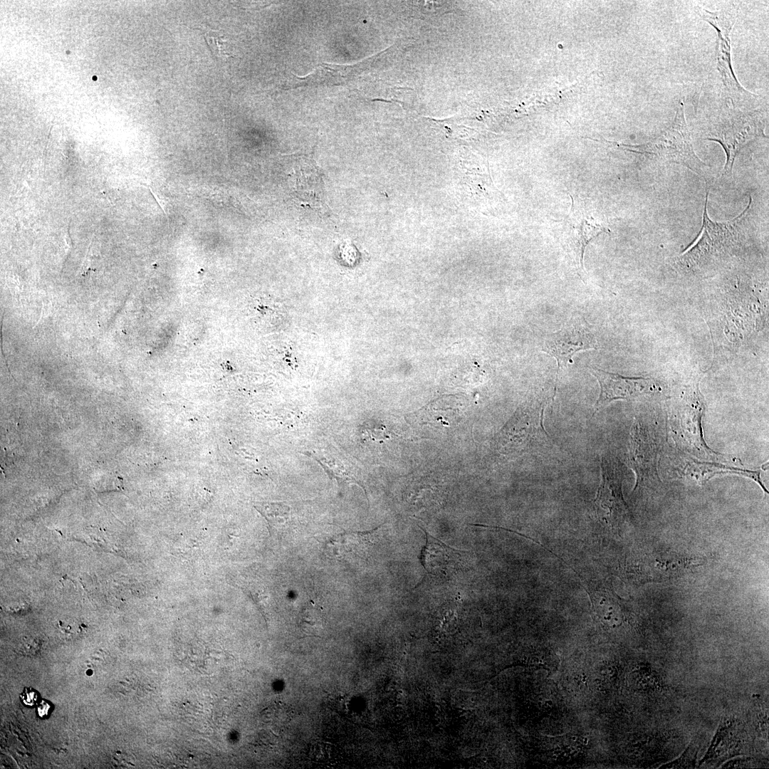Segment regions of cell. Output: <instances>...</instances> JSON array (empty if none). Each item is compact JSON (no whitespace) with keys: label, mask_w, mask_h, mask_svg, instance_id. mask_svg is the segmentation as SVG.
I'll list each match as a JSON object with an SVG mask.
<instances>
[{"label":"cell","mask_w":769,"mask_h":769,"mask_svg":"<svg viewBox=\"0 0 769 769\" xmlns=\"http://www.w3.org/2000/svg\"><path fill=\"white\" fill-rule=\"evenodd\" d=\"M204 36L209 49L216 58L226 61L234 57L228 39L220 32L209 28L204 32Z\"/></svg>","instance_id":"cell-20"},{"label":"cell","mask_w":769,"mask_h":769,"mask_svg":"<svg viewBox=\"0 0 769 769\" xmlns=\"http://www.w3.org/2000/svg\"><path fill=\"white\" fill-rule=\"evenodd\" d=\"M571 197L572 206L567 215L563 231V242L577 265L580 276L585 273L584 254L587 245L591 239L601 233H610L603 224L588 214L578 198Z\"/></svg>","instance_id":"cell-7"},{"label":"cell","mask_w":769,"mask_h":769,"mask_svg":"<svg viewBox=\"0 0 769 769\" xmlns=\"http://www.w3.org/2000/svg\"><path fill=\"white\" fill-rule=\"evenodd\" d=\"M750 758H736V759H733L732 760H730V761L726 763L722 766V768H748V767H750Z\"/></svg>","instance_id":"cell-24"},{"label":"cell","mask_w":769,"mask_h":769,"mask_svg":"<svg viewBox=\"0 0 769 769\" xmlns=\"http://www.w3.org/2000/svg\"><path fill=\"white\" fill-rule=\"evenodd\" d=\"M50 708H51V706L48 703H46L45 701H43V702L42 701L41 703H40V704H39V706L38 707V713L39 716H41L42 717L44 716H48V714L49 713L48 711H49Z\"/></svg>","instance_id":"cell-26"},{"label":"cell","mask_w":769,"mask_h":769,"mask_svg":"<svg viewBox=\"0 0 769 769\" xmlns=\"http://www.w3.org/2000/svg\"><path fill=\"white\" fill-rule=\"evenodd\" d=\"M699 743L696 740L692 741L684 753L676 760L662 765L664 768H694L696 762L697 753Z\"/></svg>","instance_id":"cell-21"},{"label":"cell","mask_w":769,"mask_h":769,"mask_svg":"<svg viewBox=\"0 0 769 769\" xmlns=\"http://www.w3.org/2000/svg\"><path fill=\"white\" fill-rule=\"evenodd\" d=\"M365 68V63L338 65L323 63L304 77L294 75V80L288 88L342 85L353 80Z\"/></svg>","instance_id":"cell-12"},{"label":"cell","mask_w":769,"mask_h":769,"mask_svg":"<svg viewBox=\"0 0 769 769\" xmlns=\"http://www.w3.org/2000/svg\"><path fill=\"white\" fill-rule=\"evenodd\" d=\"M683 402L684 412L681 415V425L684 431L687 432L684 436L701 453L708 454V448L703 439L701 426L705 405L699 385H696L686 392Z\"/></svg>","instance_id":"cell-13"},{"label":"cell","mask_w":769,"mask_h":769,"mask_svg":"<svg viewBox=\"0 0 769 769\" xmlns=\"http://www.w3.org/2000/svg\"><path fill=\"white\" fill-rule=\"evenodd\" d=\"M601 472V483L594 500L595 511L605 522L617 523L630 516L622 493V471L616 463L602 456Z\"/></svg>","instance_id":"cell-8"},{"label":"cell","mask_w":769,"mask_h":769,"mask_svg":"<svg viewBox=\"0 0 769 769\" xmlns=\"http://www.w3.org/2000/svg\"><path fill=\"white\" fill-rule=\"evenodd\" d=\"M699 16L711 24L717 33L716 38V68L721 75L726 93L732 100L733 108H740L739 105L748 103L758 96L746 90L736 78L731 63V32L736 21V9L710 11L705 9H699Z\"/></svg>","instance_id":"cell-5"},{"label":"cell","mask_w":769,"mask_h":769,"mask_svg":"<svg viewBox=\"0 0 769 769\" xmlns=\"http://www.w3.org/2000/svg\"><path fill=\"white\" fill-rule=\"evenodd\" d=\"M331 745L323 741L313 743L308 751L309 757L315 761H325L330 758Z\"/></svg>","instance_id":"cell-22"},{"label":"cell","mask_w":769,"mask_h":769,"mask_svg":"<svg viewBox=\"0 0 769 769\" xmlns=\"http://www.w3.org/2000/svg\"><path fill=\"white\" fill-rule=\"evenodd\" d=\"M40 644L34 639L23 640L21 644L20 651L25 655L31 656L36 654L40 649Z\"/></svg>","instance_id":"cell-23"},{"label":"cell","mask_w":769,"mask_h":769,"mask_svg":"<svg viewBox=\"0 0 769 769\" xmlns=\"http://www.w3.org/2000/svg\"><path fill=\"white\" fill-rule=\"evenodd\" d=\"M614 144L624 150L681 164L705 179H708L710 166L701 160L695 152L691 133L685 119L682 101L679 103L672 122L656 137L639 145L617 142Z\"/></svg>","instance_id":"cell-2"},{"label":"cell","mask_w":769,"mask_h":769,"mask_svg":"<svg viewBox=\"0 0 769 769\" xmlns=\"http://www.w3.org/2000/svg\"><path fill=\"white\" fill-rule=\"evenodd\" d=\"M590 372L596 377L600 387L592 417L612 401L631 399L652 392L656 387L651 378L624 377L595 367H590Z\"/></svg>","instance_id":"cell-9"},{"label":"cell","mask_w":769,"mask_h":769,"mask_svg":"<svg viewBox=\"0 0 769 769\" xmlns=\"http://www.w3.org/2000/svg\"><path fill=\"white\" fill-rule=\"evenodd\" d=\"M256 509L266 518L272 528L284 525L291 518L290 507L284 503H262Z\"/></svg>","instance_id":"cell-19"},{"label":"cell","mask_w":769,"mask_h":769,"mask_svg":"<svg viewBox=\"0 0 769 769\" xmlns=\"http://www.w3.org/2000/svg\"><path fill=\"white\" fill-rule=\"evenodd\" d=\"M585 318L574 315L560 330L548 334L542 350L558 362V372L572 364L573 355L580 351L597 348L595 336Z\"/></svg>","instance_id":"cell-6"},{"label":"cell","mask_w":769,"mask_h":769,"mask_svg":"<svg viewBox=\"0 0 769 769\" xmlns=\"http://www.w3.org/2000/svg\"><path fill=\"white\" fill-rule=\"evenodd\" d=\"M21 698L25 704L33 706L38 700V693L31 689H25Z\"/></svg>","instance_id":"cell-25"},{"label":"cell","mask_w":769,"mask_h":769,"mask_svg":"<svg viewBox=\"0 0 769 769\" xmlns=\"http://www.w3.org/2000/svg\"><path fill=\"white\" fill-rule=\"evenodd\" d=\"M304 454L313 458L323 467L329 478L336 480L340 486L355 483L365 490V488L357 480L354 474L349 471L343 463L336 458L329 457L320 451H315L313 452L308 451Z\"/></svg>","instance_id":"cell-15"},{"label":"cell","mask_w":769,"mask_h":769,"mask_svg":"<svg viewBox=\"0 0 769 769\" xmlns=\"http://www.w3.org/2000/svg\"><path fill=\"white\" fill-rule=\"evenodd\" d=\"M442 500V494L439 487L433 485L424 486L415 485V488L409 493V504L415 508V511L433 510L440 506Z\"/></svg>","instance_id":"cell-17"},{"label":"cell","mask_w":769,"mask_h":769,"mask_svg":"<svg viewBox=\"0 0 769 769\" xmlns=\"http://www.w3.org/2000/svg\"><path fill=\"white\" fill-rule=\"evenodd\" d=\"M456 411L453 408L436 410L433 404L426 406L412 415L415 422L436 427H449L455 424Z\"/></svg>","instance_id":"cell-16"},{"label":"cell","mask_w":769,"mask_h":769,"mask_svg":"<svg viewBox=\"0 0 769 769\" xmlns=\"http://www.w3.org/2000/svg\"><path fill=\"white\" fill-rule=\"evenodd\" d=\"M548 400V396L535 395L517 409L493 438L500 454L518 455L549 443L550 436L543 426Z\"/></svg>","instance_id":"cell-3"},{"label":"cell","mask_w":769,"mask_h":769,"mask_svg":"<svg viewBox=\"0 0 769 769\" xmlns=\"http://www.w3.org/2000/svg\"><path fill=\"white\" fill-rule=\"evenodd\" d=\"M325 623L324 611L314 602H309L300 613L299 625L307 635L318 636L323 631Z\"/></svg>","instance_id":"cell-18"},{"label":"cell","mask_w":769,"mask_h":769,"mask_svg":"<svg viewBox=\"0 0 769 769\" xmlns=\"http://www.w3.org/2000/svg\"><path fill=\"white\" fill-rule=\"evenodd\" d=\"M631 442V460L637 474L634 490L659 480L656 470V445L649 439L644 429L633 427Z\"/></svg>","instance_id":"cell-11"},{"label":"cell","mask_w":769,"mask_h":769,"mask_svg":"<svg viewBox=\"0 0 769 769\" xmlns=\"http://www.w3.org/2000/svg\"><path fill=\"white\" fill-rule=\"evenodd\" d=\"M421 529L425 533L426 543L421 551L420 560L428 573L446 577L461 568L462 560L466 552L454 549L422 528Z\"/></svg>","instance_id":"cell-10"},{"label":"cell","mask_w":769,"mask_h":769,"mask_svg":"<svg viewBox=\"0 0 769 769\" xmlns=\"http://www.w3.org/2000/svg\"><path fill=\"white\" fill-rule=\"evenodd\" d=\"M708 192L706 193L703 212L702 226L693 245L679 258L687 268L700 266L716 257L722 256L739 249L746 239L748 219L752 206L750 196L745 209L733 219L725 221H712L707 212Z\"/></svg>","instance_id":"cell-1"},{"label":"cell","mask_w":769,"mask_h":769,"mask_svg":"<svg viewBox=\"0 0 769 769\" xmlns=\"http://www.w3.org/2000/svg\"><path fill=\"white\" fill-rule=\"evenodd\" d=\"M687 472L691 476L696 478L700 483H704L710 478L718 474L729 473L742 475L757 482L763 488V491L768 493L767 488L765 487L760 479V471L743 470L722 465L696 462L690 464L688 467Z\"/></svg>","instance_id":"cell-14"},{"label":"cell","mask_w":769,"mask_h":769,"mask_svg":"<svg viewBox=\"0 0 769 769\" xmlns=\"http://www.w3.org/2000/svg\"><path fill=\"white\" fill-rule=\"evenodd\" d=\"M765 116L766 111L763 109L742 110L733 108L732 113L706 137L707 140L720 144L726 153L723 179L731 177L736 157L746 145L756 139L765 137Z\"/></svg>","instance_id":"cell-4"}]
</instances>
